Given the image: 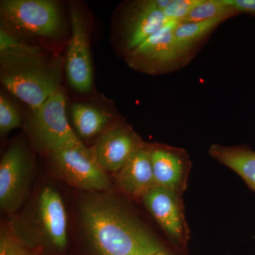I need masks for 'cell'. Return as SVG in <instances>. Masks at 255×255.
<instances>
[{
    "label": "cell",
    "instance_id": "cell-16",
    "mask_svg": "<svg viewBox=\"0 0 255 255\" xmlns=\"http://www.w3.org/2000/svg\"><path fill=\"white\" fill-rule=\"evenodd\" d=\"M44 53L38 47L20 41L4 28L0 29V61L4 69L14 70L43 62Z\"/></svg>",
    "mask_w": 255,
    "mask_h": 255
},
{
    "label": "cell",
    "instance_id": "cell-12",
    "mask_svg": "<svg viewBox=\"0 0 255 255\" xmlns=\"http://www.w3.org/2000/svg\"><path fill=\"white\" fill-rule=\"evenodd\" d=\"M142 197L147 209L164 231L174 239H180L184 229L174 191L155 186Z\"/></svg>",
    "mask_w": 255,
    "mask_h": 255
},
{
    "label": "cell",
    "instance_id": "cell-1",
    "mask_svg": "<svg viewBox=\"0 0 255 255\" xmlns=\"http://www.w3.org/2000/svg\"><path fill=\"white\" fill-rule=\"evenodd\" d=\"M84 231L97 255H154L162 246L121 203L94 196L82 204Z\"/></svg>",
    "mask_w": 255,
    "mask_h": 255
},
{
    "label": "cell",
    "instance_id": "cell-2",
    "mask_svg": "<svg viewBox=\"0 0 255 255\" xmlns=\"http://www.w3.org/2000/svg\"><path fill=\"white\" fill-rule=\"evenodd\" d=\"M32 128L37 143L50 154L84 145L69 124L66 97L62 89L34 111Z\"/></svg>",
    "mask_w": 255,
    "mask_h": 255
},
{
    "label": "cell",
    "instance_id": "cell-11",
    "mask_svg": "<svg viewBox=\"0 0 255 255\" xmlns=\"http://www.w3.org/2000/svg\"><path fill=\"white\" fill-rule=\"evenodd\" d=\"M40 221L43 233L55 248L63 250L68 243V222L63 201L54 189L47 187L38 199Z\"/></svg>",
    "mask_w": 255,
    "mask_h": 255
},
{
    "label": "cell",
    "instance_id": "cell-13",
    "mask_svg": "<svg viewBox=\"0 0 255 255\" xmlns=\"http://www.w3.org/2000/svg\"><path fill=\"white\" fill-rule=\"evenodd\" d=\"M119 187L132 196H142L155 187L151 148L145 145L133 152L117 174Z\"/></svg>",
    "mask_w": 255,
    "mask_h": 255
},
{
    "label": "cell",
    "instance_id": "cell-21",
    "mask_svg": "<svg viewBox=\"0 0 255 255\" xmlns=\"http://www.w3.org/2000/svg\"><path fill=\"white\" fill-rule=\"evenodd\" d=\"M201 0H172L163 11L167 21L181 22Z\"/></svg>",
    "mask_w": 255,
    "mask_h": 255
},
{
    "label": "cell",
    "instance_id": "cell-5",
    "mask_svg": "<svg viewBox=\"0 0 255 255\" xmlns=\"http://www.w3.org/2000/svg\"><path fill=\"white\" fill-rule=\"evenodd\" d=\"M50 156L58 173L70 185L90 191L106 190L110 187L107 171L85 145L56 151Z\"/></svg>",
    "mask_w": 255,
    "mask_h": 255
},
{
    "label": "cell",
    "instance_id": "cell-15",
    "mask_svg": "<svg viewBox=\"0 0 255 255\" xmlns=\"http://www.w3.org/2000/svg\"><path fill=\"white\" fill-rule=\"evenodd\" d=\"M184 157L182 151L175 148L161 146L151 149L155 185L175 191L182 179Z\"/></svg>",
    "mask_w": 255,
    "mask_h": 255
},
{
    "label": "cell",
    "instance_id": "cell-24",
    "mask_svg": "<svg viewBox=\"0 0 255 255\" xmlns=\"http://www.w3.org/2000/svg\"><path fill=\"white\" fill-rule=\"evenodd\" d=\"M154 255H167L166 254H164L163 252H159V253H157V254Z\"/></svg>",
    "mask_w": 255,
    "mask_h": 255
},
{
    "label": "cell",
    "instance_id": "cell-4",
    "mask_svg": "<svg viewBox=\"0 0 255 255\" xmlns=\"http://www.w3.org/2000/svg\"><path fill=\"white\" fill-rule=\"evenodd\" d=\"M176 21H168L127 55L129 66L149 75H164L184 68L174 40Z\"/></svg>",
    "mask_w": 255,
    "mask_h": 255
},
{
    "label": "cell",
    "instance_id": "cell-8",
    "mask_svg": "<svg viewBox=\"0 0 255 255\" xmlns=\"http://www.w3.org/2000/svg\"><path fill=\"white\" fill-rule=\"evenodd\" d=\"M31 167L26 152L12 145L0 163V206L5 211L17 209L26 195Z\"/></svg>",
    "mask_w": 255,
    "mask_h": 255
},
{
    "label": "cell",
    "instance_id": "cell-10",
    "mask_svg": "<svg viewBox=\"0 0 255 255\" xmlns=\"http://www.w3.org/2000/svg\"><path fill=\"white\" fill-rule=\"evenodd\" d=\"M130 128L120 126L100 137L92 152L96 160L107 172H119L135 150L142 146Z\"/></svg>",
    "mask_w": 255,
    "mask_h": 255
},
{
    "label": "cell",
    "instance_id": "cell-18",
    "mask_svg": "<svg viewBox=\"0 0 255 255\" xmlns=\"http://www.w3.org/2000/svg\"><path fill=\"white\" fill-rule=\"evenodd\" d=\"M71 114L75 130L85 138L100 133L110 121V117L105 112L85 104L73 105Z\"/></svg>",
    "mask_w": 255,
    "mask_h": 255
},
{
    "label": "cell",
    "instance_id": "cell-19",
    "mask_svg": "<svg viewBox=\"0 0 255 255\" xmlns=\"http://www.w3.org/2000/svg\"><path fill=\"white\" fill-rule=\"evenodd\" d=\"M239 14L227 0H201L179 23L199 22L220 18L229 19Z\"/></svg>",
    "mask_w": 255,
    "mask_h": 255
},
{
    "label": "cell",
    "instance_id": "cell-14",
    "mask_svg": "<svg viewBox=\"0 0 255 255\" xmlns=\"http://www.w3.org/2000/svg\"><path fill=\"white\" fill-rule=\"evenodd\" d=\"M227 20L220 18L199 22L178 23L174 29V43L185 66L199 53L216 28Z\"/></svg>",
    "mask_w": 255,
    "mask_h": 255
},
{
    "label": "cell",
    "instance_id": "cell-7",
    "mask_svg": "<svg viewBox=\"0 0 255 255\" xmlns=\"http://www.w3.org/2000/svg\"><path fill=\"white\" fill-rule=\"evenodd\" d=\"M70 23L71 37L65 60L67 78L76 91L87 93L93 84V70L86 24L77 8H70Z\"/></svg>",
    "mask_w": 255,
    "mask_h": 255
},
{
    "label": "cell",
    "instance_id": "cell-17",
    "mask_svg": "<svg viewBox=\"0 0 255 255\" xmlns=\"http://www.w3.org/2000/svg\"><path fill=\"white\" fill-rule=\"evenodd\" d=\"M211 157L239 174L255 191V152L242 146L214 144L210 147Z\"/></svg>",
    "mask_w": 255,
    "mask_h": 255
},
{
    "label": "cell",
    "instance_id": "cell-23",
    "mask_svg": "<svg viewBox=\"0 0 255 255\" xmlns=\"http://www.w3.org/2000/svg\"><path fill=\"white\" fill-rule=\"evenodd\" d=\"M236 11L241 14L255 16V0H227Z\"/></svg>",
    "mask_w": 255,
    "mask_h": 255
},
{
    "label": "cell",
    "instance_id": "cell-3",
    "mask_svg": "<svg viewBox=\"0 0 255 255\" xmlns=\"http://www.w3.org/2000/svg\"><path fill=\"white\" fill-rule=\"evenodd\" d=\"M60 64H41L9 70L1 76V82L8 91L36 110L60 90Z\"/></svg>",
    "mask_w": 255,
    "mask_h": 255
},
{
    "label": "cell",
    "instance_id": "cell-22",
    "mask_svg": "<svg viewBox=\"0 0 255 255\" xmlns=\"http://www.w3.org/2000/svg\"><path fill=\"white\" fill-rule=\"evenodd\" d=\"M0 255H33L18 240L9 233L1 231L0 235Z\"/></svg>",
    "mask_w": 255,
    "mask_h": 255
},
{
    "label": "cell",
    "instance_id": "cell-6",
    "mask_svg": "<svg viewBox=\"0 0 255 255\" xmlns=\"http://www.w3.org/2000/svg\"><path fill=\"white\" fill-rule=\"evenodd\" d=\"M1 11L15 27L28 34L53 37L61 26L58 4L50 0H6L1 1Z\"/></svg>",
    "mask_w": 255,
    "mask_h": 255
},
{
    "label": "cell",
    "instance_id": "cell-20",
    "mask_svg": "<svg viewBox=\"0 0 255 255\" xmlns=\"http://www.w3.org/2000/svg\"><path fill=\"white\" fill-rule=\"evenodd\" d=\"M21 124L19 114L9 100L0 96V131L1 134L16 128Z\"/></svg>",
    "mask_w": 255,
    "mask_h": 255
},
{
    "label": "cell",
    "instance_id": "cell-9",
    "mask_svg": "<svg viewBox=\"0 0 255 255\" xmlns=\"http://www.w3.org/2000/svg\"><path fill=\"white\" fill-rule=\"evenodd\" d=\"M167 22L159 8L158 0H141L131 3L124 15L122 28V42L127 54Z\"/></svg>",
    "mask_w": 255,
    "mask_h": 255
}]
</instances>
